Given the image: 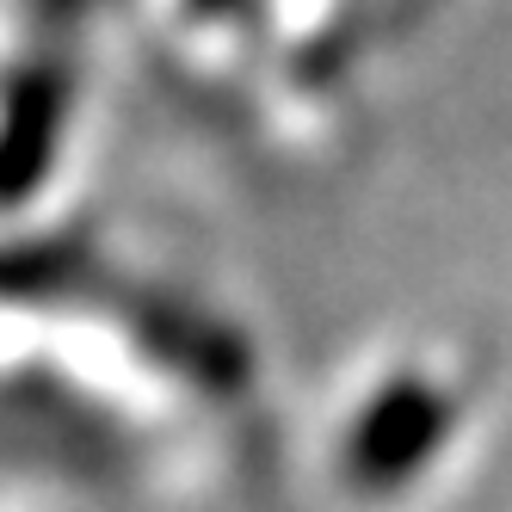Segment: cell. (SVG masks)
<instances>
[{"label":"cell","instance_id":"1","mask_svg":"<svg viewBox=\"0 0 512 512\" xmlns=\"http://www.w3.org/2000/svg\"><path fill=\"white\" fill-rule=\"evenodd\" d=\"M451 426H463V383L438 377L426 364H408L389 383H377L340 426V469L352 494L395 488L401 475H426L445 451H432Z\"/></svg>","mask_w":512,"mask_h":512}]
</instances>
